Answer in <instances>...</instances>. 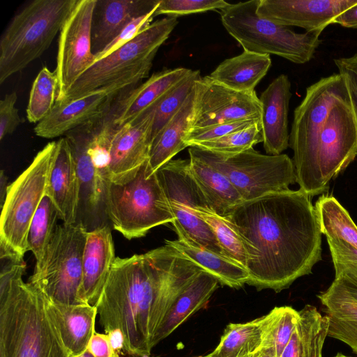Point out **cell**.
<instances>
[{"mask_svg": "<svg viewBox=\"0 0 357 357\" xmlns=\"http://www.w3.org/2000/svg\"><path fill=\"white\" fill-rule=\"evenodd\" d=\"M46 195L56 206L63 223L73 225L77 222L81 185L73 151L66 137L56 141Z\"/></svg>", "mask_w": 357, "mask_h": 357, "instance_id": "cell-19", "label": "cell"}, {"mask_svg": "<svg viewBox=\"0 0 357 357\" xmlns=\"http://www.w3.org/2000/svg\"><path fill=\"white\" fill-rule=\"evenodd\" d=\"M177 236L176 240H165V243L211 275L219 283L234 289L248 283L249 273L245 267L196 244L181 234H177Z\"/></svg>", "mask_w": 357, "mask_h": 357, "instance_id": "cell-25", "label": "cell"}, {"mask_svg": "<svg viewBox=\"0 0 357 357\" xmlns=\"http://www.w3.org/2000/svg\"><path fill=\"white\" fill-rule=\"evenodd\" d=\"M73 357H93V356L88 350H86L82 354L77 356H73Z\"/></svg>", "mask_w": 357, "mask_h": 357, "instance_id": "cell-53", "label": "cell"}, {"mask_svg": "<svg viewBox=\"0 0 357 357\" xmlns=\"http://www.w3.org/2000/svg\"><path fill=\"white\" fill-rule=\"evenodd\" d=\"M314 208L321 234L326 238L342 240L357 250V226L334 197L322 195Z\"/></svg>", "mask_w": 357, "mask_h": 357, "instance_id": "cell-34", "label": "cell"}, {"mask_svg": "<svg viewBox=\"0 0 357 357\" xmlns=\"http://www.w3.org/2000/svg\"><path fill=\"white\" fill-rule=\"evenodd\" d=\"M218 281L202 271L178 297L155 333L153 347L171 335L190 316L204 307L217 289Z\"/></svg>", "mask_w": 357, "mask_h": 357, "instance_id": "cell-28", "label": "cell"}, {"mask_svg": "<svg viewBox=\"0 0 357 357\" xmlns=\"http://www.w3.org/2000/svg\"><path fill=\"white\" fill-rule=\"evenodd\" d=\"M328 318V336L347 344L357 354V301L333 285L317 295Z\"/></svg>", "mask_w": 357, "mask_h": 357, "instance_id": "cell-30", "label": "cell"}, {"mask_svg": "<svg viewBox=\"0 0 357 357\" xmlns=\"http://www.w3.org/2000/svg\"><path fill=\"white\" fill-rule=\"evenodd\" d=\"M262 350L261 317L245 323H231L208 357H243Z\"/></svg>", "mask_w": 357, "mask_h": 357, "instance_id": "cell-33", "label": "cell"}, {"mask_svg": "<svg viewBox=\"0 0 357 357\" xmlns=\"http://www.w3.org/2000/svg\"><path fill=\"white\" fill-rule=\"evenodd\" d=\"M100 117L66 134L75 158L81 185V196L84 195L87 205L93 208L103 202L105 189V184L100 178L88 152L90 141Z\"/></svg>", "mask_w": 357, "mask_h": 357, "instance_id": "cell-27", "label": "cell"}, {"mask_svg": "<svg viewBox=\"0 0 357 357\" xmlns=\"http://www.w3.org/2000/svg\"><path fill=\"white\" fill-rule=\"evenodd\" d=\"M77 0H35L12 18L0 40V84L40 57Z\"/></svg>", "mask_w": 357, "mask_h": 357, "instance_id": "cell-4", "label": "cell"}, {"mask_svg": "<svg viewBox=\"0 0 357 357\" xmlns=\"http://www.w3.org/2000/svg\"><path fill=\"white\" fill-rule=\"evenodd\" d=\"M17 95L16 92L6 94L0 100V140L12 134L22 123L15 107Z\"/></svg>", "mask_w": 357, "mask_h": 357, "instance_id": "cell-44", "label": "cell"}, {"mask_svg": "<svg viewBox=\"0 0 357 357\" xmlns=\"http://www.w3.org/2000/svg\"><path fill=\"white\" fill-rule=\"evenodd\" d=\"M326 239L332 261L351 264L357 270V250L342 240Z\"/></svg>", "mask_w": 357, "mask_h": 357, "instance_id": "cell-47", "label": "cell"}, {"mask_svg": "<svg viewBox=\"0 0 357 357\" xmlns=\"http://www.w3.org/2000/svg\"><path fill=\"white\" fill-rule=\"evenodd\" d=\"M261 317L262 349L271 351L274 357H280L296 327L298 311L290 306L275 307Z\"/></svg>", "mask_w": 357, "mask_h": 357, "instance_id": "cell-35", "label": "cell"}, {"mask_svg": "<svg viewBox=\"0 0 357 357\" xmlns=\"http://www.w3.org/2000/svg\"><path fill=\"white\" fill-rule=\"evenodd\" d=\"M333 263L335 279L331 284L357 301V270L349 264Z\"/></svg>", "mask_w": 357, "mask_h": 357, "instance_id": "cell-46", "label": "cell"}, {"mask_svg": "<svg viewBox=\"0 0 357 357\" xmlns=\"http://www.w3.org/2000/svg\"><path fill=\"white\" fill-rule=\"evenodd\" d=\"M5 261L0 274V357H73L50 301L23 280L25 262Z\"/></svg>", "mask_w": 357, "mask_h": 357, "instance_id": "cell-3", "label": "cell"}, {"mask_svg": "<svg viewBox=\"0 0 357 357\" xmlns=\"http://www.w3.org/2000/svg\"><path fill=\"white\" fill-rule=\"evenodd\" d=\"M298 313L296 327L280 357H322L328 336L327 317L311 305H306Z\"/></svg>", "mask_w": 357, "mask_h": 357, "instance_id": "cell-32", "label": "cell"}, {"mask_svg": "<svg viewBox=\"0 0 357 357\" xmlns=\"http://www.w3.org/2000/svg\"><path fill=\"white\" fill-rule=\"evenodd\" d=\"M334 62L346 82L357 124V52L349 57L335 59Z\"/></svg>", "mask_w": 357, "mask_h": 357, "instance_id": "cell-45", "label": "cell"}, {"mask_svg": "<svg viewBox=\"0 0 357 357\" xmlns=\"http://www.w3.org/2000/svg\"><path fill=\"white\" fill-rule=\"evenodd\" d=\"M195 93L192 128L244 120L261 121V103L255 91H236L208 75L196 82Z\"/></svg>", "mask_w": 357, "mask_h": 357, "instance_id": "cell-15", "label": "cell"}, {"mask_svg": "<svg viewBox=\"0 0 357 357\" xmlns=\"http://www.w3.org/2000/svg\"><path fill=\"white\" fill-rule=\"evenodd\" d=\"M247 253L248 284L280 292L321 259V232L310 197L298 189L243 201L223 217Z\"/></svg>", "mask_w": 357, "mask_h": 357, "instance_id": "cell-1", "label": "cell"}, {"mask_svg": "<svg viewBox=\"0 0 357 357\" xmlns=\"http://www.w3.org/2000/svg\"><path fill=\"white\" fill-rule=\"evenodd\" d=\"M261 130V122H257L243 130L215 139L196 143L192 146L220 154L239 153L263 142Z\"/></svg>", "mask_w": 357, "mask_h": 357, "instance_id": "cell-40", "label": "cell"}, {"mask_svg": "<svg viewBox=\"0 0 357 357\" xmlns=\"http://www.w3.org/2000/svg\"><path fill=\"white\" fill-rule=\"evenodd\" d=\"M177 24L176 17L169 16L152 22L130 41L90 66L60 102L78 98L127 78L147 77L159 47Z\"/></svg>", "mask_w": 357, "mask_h": 357, "instance_id": "cell-8", "label": "cell"}, {"mask_svg": "<svg viewBox=\"0 0 357 357\" xmlns=\"http://www.w3.org/2000/svg\"><path fill=\"white\" fill-rule=\"evenodd\" d=\"M333 24L346 28L357 29V3L345 10L334 20Z\"/></svg>", "mask_w": 357, "mask_h": 357, "instance_id": "cell-50", "label": "cell"}, {"mask_svg": "<svg viewBox=\"0 0 357 357\" xmlns=\"http://www.w3.org/2000/svg\"><path fill=\"white\" fill-rule=\"evenodd\" d=\"M8 185H6V176L4 174L3 170L1 171L0 174V198L1 206L3 205L6 195Z\"/></svg>", "mask_w": 357, "mask_h": 357, "instance_id": "cell-51", "label": "cell"}, {"mask_svg": "<svg viewBox=\"0 0 357 357\" xmlns=\"http://www.w3.org/2000/svg\"><path fill=\"white\" fill-rule=\"evenodd\" d=\"M59 79L56 71L43 67L33 82L28 105L26 117L31 123L43 120L54 107L58 96Z\"/></svg>", "mask_w": 357, "mask_h": 357, "instance_id": "cell-38", "label": "cell"}, {"mask_svg": "<svg viewBox=\"0 0 357 357\" xmlns=\"http://www.w3.org/2000/svg\"><path fill=\"white\" fill-rule=\"evenodd\" d=\"M113 357L125 354V337L119 329L112 330L107 333Z\"/></svg>", "mask_w": 357, "mask_h": 357, "instance_id": "cell-49", "label": "cell"}, {"mask_svg": "<svg viewBox=\"0 0 357 357\" xmlns=\"http://www.w3.org/2000/svg\"><path fill=\"white\" fill-rule=\"evenodd\" d=\"M156 10V9H155ZM155 10L130 21L102 51L94 54V63L106 57L124 44L130 41L152 22Z\"/></svg>", "mask_w": 357, "mask_h": 357, "instance_id": "cell-43", "label": "cell"}, {"mask_svg": "<svg viewBox=\"0 0 357 357\" xmlns=\"http://www.w3.org/2000/svg\"><path fill=\"white\" fill-rule=\"evenodd\" d=\"M334 357H350V356H345L342 354H340V353H338L336 356H335Z\"/></svg>", "mask_w": 357, "mask_h": 357, "instance_id": "cell-55", "label": "cell"}, {"mask_svg": "<svg viewBox=\"0 0 357 357\" xmlns=\"http://www.w3.org/2000/svg\"><path fill=\"white\" fill-rule=\"evenodd\" d=\"M155 174L175 217L172 225L176 234L229 258L210 227L197 213L210 207L191 174L190 160L172 159Z\"/></svg>", "mask_w": 357, "mask_h": 357, "instance_id": "cell-12", "label": "cell"}, {"mask_svg": "<svg viewBox=\"0 0 357 357\" xmlns=\"http://www.w3.org/2000/svg\"><path fill=\"white\" fill-rule=\"evenodd\" d=\"M87 350L93 357H113L107 334L96 332L90 340Z\"/></svg>", "mask_w": 357, "mask_h": 357, "instance_id": "cell-48", "label": "cell"}, {"mask_svg": "<svg viewBox=\"0 0 357 357\" xmlns=\"http://www.w3.org/2000/svg\"><path fill=\"white\" fill-rule=\"evenodd\" d=\"M60 219L58 209L52 200L45 195L30 225L28 234V248L33 254L38 265L43 260L47 248Z\"/></svg>", "mask_w": 357, "mask_h": 357, "instance_id": "cell-37", "label": "cell"}, {"mask_svg": "<svg viewBox=\"0 0 357 357\" xmlns=\"http://www.w3.org/2000/svg\"><path fill=\"white\" fill-rule=\"evenodd\" d=\"M153 120V112L149 108L136 119L115 127L111 140L109 182L130 181L148 160Z\"/></svg>", "mask_w": 357, "mask_h": 357, "instance_id": "cell-17", "label": "cell"}, {"mask_svg": "<svg viewBox=\"0 0 357 357\" xmlns=\"http://www.w3.org/2000/svg\"><path fill=\"white\" fill-rule=\"evenodd\" d=\"M192 71L179 67L153 73L111 106L109 113L113 124L119 127L136 119Z\"/></svg>", "mask_w": 357, "mask_h": 357, "instance_id": "cell-22", "label": "cell"}, {"mask_svg": "<svg viewBox=\"0 0 357 357\" xmlns=\"http://www.w3.org/2000/svg\"><path fill=\"white\" fill-rule=\"evenodd\" d=\"M189 155L191 174L213 213L224 217L231 208L244 201L223 174L199 158Z\"/></svg>", "mask_w": 357, "mask_h": 357, "instance_id": "cell-31", "label": "cell"}, {"mask_svg": "<svg viewBox=\"0 0 357 357\" xmlns=\"http://www.w3.org/2000/svg\"><path fill=\"white\" fill-rule=\"evenodd\" d=\"M257 122L261 121L257 120H244L217 124L204 128H192L185 139V144L187 147H190L196 143L215 139L230 133L247 128Z\"/></svg>", "mask_w": 357, "mask_h": 357, "instance_id": "cell-42", "label": "cell"}, {"mask_svg": "<svg viewBox=\"0 0 357 357\" xmlns=\"http://www.w3.org/2000/svg\"><path fill=\"white\" fill-rule=\"evenodd\" d=\"M287 75H280L259 98L261 103V132L267 155H280L289 146L288 112L291 98Z\"/></svg>", "mask_w": 357, "mask_h": 357, "instance_id": "cell-20", "label": "cell"}, {"mask_svg": "<svg viewBox=\"0 0 357 357\" xmlns=\"http://www.w3.org/2000/svg\"><path fill=\"white\" fill-rule=\"evenodd\" d=\"M56 141L47 143L10 185L0 218V258L23 261L32 219L46 195Z\"/></svg>", "mask_w": 357, "mask_h": 357, "instance_id": "cell-6", "label": "cell"}, {"mask_svg": "<svg viewBox=\"0 0 357 357\" xmlns=\"http://www.w3.org/2000/svg\"><path fill=\"white\" fill-rule=\"evenodd\" d=\"M257 357H274L271 351L262 349Z\"/></svg>", "mask_w": 357, "mask_h": 357, "instance_id": "cell-52", "label": "cell"}, {"mask_svg": "<svg viewBox=\"0 0 357 357\" xmlns=\"http://www.w3.org/2000/svg\"><path fill=\"white\" fill-rule=\"evenodd\" d=\"M160 0H96L91 42L94 54L102 51L133 19L155 10Z\"/></svg>", "mask_w": 357, "mask_h": 357, "instance_id": "cell-23", "label": "cell"}, {"mask_svg": "<svg viewBox=\"0 0 357 357\" xmlns=\"http://www.w3.org/2000/svg\"><path fill=\"white\" fill-rule=\"evenodd\" d=\"M147 161L130 181L105 185L107 214L113 228L128 240L143 237L152 228L175 220L155 172L148 173Z\"/></svg>", "mask_w": 357, "mask_h": 357, "instance_id": "cell-7", "label": "cell"}, {"mask_svg": "<svg viewBox=\"0 0 357 357\" xmlns=\"http://www.w3.org/2000/svg\"><path fill=\"white\" fill-rule=\"evenodd\" d=\"M195 86L182 107L152 141L147 161V170L150 175L187 147L185 139L195 122Z\"/></svg>", "mask_w": 357, "mask_h": 357, "instance_id": "cell-24", "label": "cell"}, {"mask_svg": "<svg viewBox=\"0 0 357 357\" xmlns=\"http://www.w3.org/2000/svg\"><path fill=\"white\" fill-rule=\"evenodd\" d=\"M197 357H208V356H197Z\"/></svg>", "mask_w": 357, "mask_h": 357, "instance_id": "cell-56", "label": "cell"}, {"mask_svg": "<svg viewBox=\"0 0 357 357\" xmlns=\"http://www.w3.org/2000/svg\"><path fill=\"white\" fill-rule=\"evenodd\" d=\"M188 153L223 174L244 201L287 190L296 183L293 160L287 154L265 155L251 148L226 155L195 146Z\"/></svg>", "mask_w": 357, "mask_h": 357, "instance_id": "cell-10", "label": "cell"}, {"mask_svg": "<svg viewBox=\"0 0 357 357\" xmlns=\"http://www.w3.org/2000/svg\"><path fill=\"white\" fill-rule=\"evenodd\" d=\"M261 351H259V352H257V353H256V354H251V355H248V356H243V357H257V356L259 354V353L261 352Z\"/></svg>", "mask_w": 357, "mask_h": 357, "instance_id": "cell-54", "label": "cell"}, {"mask_svg": "<svg viewBox=\"0 0 357 357\" xmlns=\"http://www.w3.org/2000/svg\"><path fill=\"white\" fill-rule=\"evenodd\" d=\"M88 231L82 222L58 225L29 282L52 303H86L82 298V258ZM89 304V303H88Z\"/></svg>", "mask_w": 357, "mask_h": 357, "instance_id": "cell-9", "label": "cell"}, {"mask_svg": "<svg viewBox=\"0 0 357 357\" xmlns=\"http://www.w3.org/2000/svg\"><path fill=\"white\" fill-rule=\"evenodd\" d=\"M197 213L210 227L226 255L246 268L247 253L243 241L225 219L211 209L198 210Z\"/></svg>", "mask_w": 357, "mask_h": 357, "instance_id": "cell-39", "label": "cell"}, {"mask_svg": "<svg viewBox=\"0 0 357 357\" xmlns=\"http://www.w3.org/2000/svg\"><path fill=\"white\" fill-rule=\"evenodd\" d=\"M202 269L165 245L116 257L96 305L105 333L119 329L125 354L150 357L156 333L171 307Z\"/></svg>", "mask_w": 357, "mask_h": 357, "instance_id": "cell-2", "label": "cell"}, {"mask_svg": "<svg viewBox=\"0 0 357 357\" xmlns=\"http://www.w3.org/2000/svg\"><path fill=\"white\" fill-rule=\"evenodd\" d=\"M201 77L199 70H192L149 107L153 112L152 141L182 107L194 90L196 82Z\"/></svg>", "mask_w": 357, "mask_h": 357, "instance_id": "cell-36", "label": "cell"}, {"mask_svg": "<svg viewBox=\"0 0 357 357\" xmlns=\"http://www.w3.org/2000/svg\"><path fill=\"white\" fill-rule=\"evenodd\" d=\"M271 66L269 54L244 50L221 62L209 75L216 82L240 91H253Z\"/></svg>", "mask_w": 357, "mask_h": 357, "instance_id": "cell-29", "label": "cell"}, {"mask_svg": "<svg viewBox=\"0 0 357 357\" xmlns=\"http://www.w3.org/2000/svg\"><path fill=\"white\" fill-rule=\"evenodd\" d=\"M349 98L343 77L333 74L308 86L303 100L295 109L289 146L294 152L292 160L301 190L312 171L318 141L331 110L337 102Z\"/></svg>", "mask_w": 357, "mask_h": 357, "instance_id": "cell-11", "label": "cell"}, {"mask_svg": "<svg viewBox=\"0 0 357 357\" xmlns=\"http://www.w3.org/2000/svg\"><path fill=\"white\" fill-rule=\"evenodd\" d=\"M260 0L229 4L219 10L225 29L244 50L275 54L297 64L309 62L322 43V31L296 33L261 17Z\"/></svg>", "mask_w": 357, "mask_h": 357, "instance_id": "cell-5", "label": "cell"}, {"mask_svg": "<svg viewBox=\"0 0 357 357\" xmlns=\"http://www.w3.org/2000/svg\"><path fill=\"white\" fill-rule=\"evenodd\" d=\"M356 155L357 124L349 98L337 102L331 110L318 141L312 171L301 190L310 197L328 192L331 179Z\"/></svg>", "mask_w": 357, "mask_h": 357, "instance_id": "cell-13", "label": "cell"}, {"mask_svg": "<svg viewBox=\"0 0 357 357\" xmlns=\"http://www.w3.org/2000/svg\"><path fill=\"white\" fill-rule=\"evenodd\" d=\"M116 258L108 226L87 232L82 258V296L85 303L96 306Z\"/></svg>", "mask_w": 357, "mask_h": 357, "instance_id": "cell-21", "label": "cell"}, {"mask_svg": "<svg viewBox=\"0 0 357 357\" xmlns=\"http://www.w3.org/2000/svg\"><path fill=\"white\" fill-rule=\"evenodd\" d=\"M357 0H260L257 13L278 24L322 31Z\"/></svg>", "mask_w": 357, "mask_h": 357, "instance_id": "cell-18", "label": "cell"}, {"mask_svg": "<svg viewBox=\"0 0 357 357\" xmlns=\"http://www.w3.org/2000/svg\"><path fill=\"white\" fill-rule=\"evenodd\" d=\"M143 79L142 77L127 78L72 100L56 102L50 114L35 126V134L52 139L88 123L110 108L111 100L119 92L136 85Z\"/></svg>", "mask_w": 357, "mask_h": 357, "instance_id": "cell-16", "label": "cell"}, {"mask_svg": "<svg viewBox=\"0 0 357 357\" xmlns=\"http://www.w3.org/2000/svg\"><path fill=\"white\" fill-rule=\"evenodd\" d=\"M96 3V0H77L59 32L56 102L61 101L75 81L94 63L91 27Z\"/></svg>", "mask_w": 357, "mask_h": 357, "instance_id": "cell-14", "label": "cell"}, {"mask_svg": "<svg viewBox=\"0 0 357 357\" xmlns=\"http://www.w3.org/2000/svg\"><path fill=\"white\" fill-rule=\"evenodd\" d=\"M50 305L61 337L72 356L86 351L96 333L97 307L88 303L66 305L50 302Z\"/></svg>", "mask_w": 357, "mask_h": 357, "instance_id": "cell-26", "label": "cell"}, {"mask_svg": "<svg viewBox=\"0 0 357 357\" xmlns=\"http://www.w3.org/2000/svg\"><path fill=\"white\" fill-rule=\"evenodd\" d=\"M229 4L223 0H160L154 17L167 15L169 17H177L209 10H220Z\"/></svg>", "mask_w": 357, "mask_h": 357, "instance_id": "cell-41", "label": "cell"}]
</instances>
